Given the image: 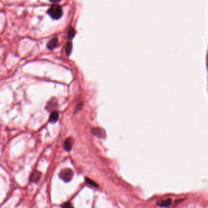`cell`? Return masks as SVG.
<instances>
[{
  "mask_svg": "<svg viewBox=\"0 0 208 208\" xmlns=\"http://www.w3.org/2000/svg\"><path fill=\"white\" fill-rule=\"evenodd\" d=\"M48 14L53 19H59L62 15V8L58 5H54L48 9Z\"/></svg>",
  "mask_w": 208,
  "mask_h": 208,
  "instance_id": "1",
  "label": "cell"
},
{
  "mask_svg": "<svg viewBox=\"0 0 208 208\" xmlns=\"http://www.w3.org/2000/svg\"><path fill=\"white\" fill-rule=\"evenodd\" d=\"M73 175H74V173L72 169H62L60 172L59 174V176L64 181L68 182L72 180L73 176Z\"/></svg>",
  "mask_w": 208,
  "mask_h": 208,
  "instance_id": "2",
  "label": "cell"
},
{
  "mask_svg": "<svg viewBox=\"0 0 208 208\" xmlns=\"http://www.w3.org/2000/svg\"><path fill=\"white\" fill-rule=\"evenodd\" d=\"M91 132L94 136L100 138H104L106 136L105 131L101 128H93Z\"/></svg>",
  "mask_w": 208,
  "mask_h": 208,
  "instance_id": "3",
  "label": "cell"
},
{
  "mask_svg": "<svg viewBox=\"0 0 208 208\" xmlns=\"http://www.w3.org/2000/svg\"><path fill=\"white\" fill-rule=\"evenodd\" d=\"M41 177V173L38 170H34L30 177V180L31 182H37Z\"/></svg>",
  "mask_w": 208,
  "mask_h": 208,
  "instance_id": "4",
  "label": "cell"
},
{
  "mask_svg": "<svg viewBox=\"0 0 208 208\" xmlns=\"http://www.w3.org/2000/svg\"><path fill=\"white\" fill-rule=\"evenodd\" d=\"M73 144V139L72 138H68L64 142V148L66 151L69 152L72 149Z\"/></svg>",
  "mask_w": 208,
  "mask_h": 208,
  "instance_id": "5",
  "label": "cell"
},
{
  "mask_svg": "<svg viewBox=\"0 0 208 208\" xmlns=\"http://www.w3.org/2000/svg\"><path fill=\"white\" fill-rule=\"evenodd\" d=\"M58 45V39L57 38H53L50 40L47 43V48L50 49H55Z\"/></svg>",
  "mask_w": 208,
  "mask_h": 208,
  "instance_id": "6",
  "label": "cell"
},
{
  "mask_svg": "<svg viewBox=\"0 0 208 208\" xmlns=\"http://www.w3.org/2000/svg\"><path fill=\"white\" fill-rule=\"evenodd\" d=\"M58 118H59L58 112L53 111L50 114V116L49 118V121L51 123H55L58 120Z\"/></svg>",
  "mask_w": 208,
  "mask_h": 208,
  "instance_id": "7",
  "label": "cell"
},
{
  "mask_svg": "<svg viewBox=\"0 0 208 208\" xmlns=\"http://www.w3.org/2000/svg\"><path fill=\"white\" fill-rule=\"evenodd\" d=\"M57 106V102L56 99H52L47 104V108L49 110H54Z\"/></svg>",
  "mask_w": 208,
  "mask_h": 208,
  "instance_id": "8",
  "label": "cell"
},
{
  "mask_svg": "<svg viewBox=\"0 0 208 208\" xmlns=\"http://www.w3.org/2000/svg\"><path fill=\"white\" fill-rule=\"evenodd\" d=\"M75 36V31L73 28H70L68 31V38L69 39H72Z\"/></svg>",
  "mask_w": 208,
  "mask_h": 208,
  "instance_id": "9",
  "label": "cell"
},
{
  "mask_svg": "<svg viewBox=\"0 0 208 208\" xmlns=\"http://www.w3.org/2000/svg\"><path fill=\"white\" fill-rule=\"evenodd\" d=\"M171 202V200L170 199H168L165 201H162L161 202L159 203V205L161 207H167L170 204Z\"/></svg>",
  "mask_w": 208,
  "mask_h": 208,
  "instance_id": "10",
  "label": "cell"
},
{
  "mask_svg": "<svg viewBox=\"0 0 208 208\" xmlns=\"http://www.w3.org/2000/svg\"><path fill=\"white\" fill-rule=\"evenodd\" d=\"M72 50V43L71 42H69L66 46V53L68 56H69Z\"/></svg>",
  "mask_w": 208,
  "mask_h": 208,
  "instance_id": "11",
  "label": "cell"
},
{
  "mask_svg": "<svg viewBox=\"0 0 208 208\" xmlns=\"http://www.w3.org/2000/svg\"><path fill=\"white\" fill-rule=\"evenodd\" d=\"M62 208H73V206L70 202H67L62 206Z\"/></svg>",
  "mask_w": 208,
  "mask_h": 208,
  "instance_id": "12",
  "label": "cell"
},
{
  "mask_svg": "<svg viewBox=\"0 0 208 208\" xmlns=\"http://www.w3.org/2000/svg\"><path fill=\"white\" fill-rule=\"evenodd\" d=\"M86 181L87 183H89V184H91V185L94 186H97V184H95V182H93V181H92L91 179H88V178H86Z\"/></svg>",
  "mask_w": 208,
  "mask_h": 208,
  "instance_id": "13",
  "label": "cell"
},
{
  "mask_svg": "<svg viewBox=\"0 0 208 208\" xmlns=\"http://www.w3.org/2000/svg\"><path fill=\"white\" fill-rule=\"evenodd\" d=\"M49 1L50 2H51L52 3H54V4H56V3H59L61 0H49Z\"/></svg>",
  "mask_w": 208,
  "mask_h": 208,
  "instance_id": "14",
  "label": "cell"
}]
</instances>
